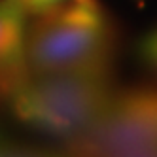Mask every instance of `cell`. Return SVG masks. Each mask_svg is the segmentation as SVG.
Instances as JSON below:
<instances>
[{
    "label": "cell",
    "mask_w": 157,
    "mask_h": 157,
    "mask_svg": "<svg viewBox=\"0 0 157 157\" xmlns=\"http://www.w3.org/2000/svg\"><path fill=\"white\" fill-rule=\"evenodd\" d=\"M112 30L97 0L68 2L34 15L25 29L29 74L106 72Z\"/></svg>",
    "instance_id": "6da1fadb"
},
{
    "label": "cell",
    "mask_w": 157,
    "mask_h": 157,
    "mask_svg": "<svg viewBox=\"0 0 157 157\" xmlns=\"http://www.w3.org/2000/svg\"><path fill=\"white\" fill-rule=\"evenodd\" d=\"M10 98L13 112L25 123L74 138L102 114L112 93L106 72L29 74Z\"/></svg>",
    "instance_id": "7a4b0ae2"
},
{
    "label": "cell",
    "mask_w": 157,
    "mask_h": 157,
    "mask_svg": "<svg viewBox=\"0 0 157 157\" xmlns=\"http://www.w3.org/2000/svg\"><path fill=\"white\" fill-rule=\"evenodd\" d=\"M80 155H157V93L112 97L83 132L68 144Z\"/></svg>",
    "instance_id": "3957f363"
},
{
    "label": "cell",
    "mask_w": 157,
    "mask_h": 157,
    "mask_svg": "<svg viewBox=\"0 0 157 157\" xmlns=\"http://www.w3.org/2000/svg\"><path fill=\"white\" fill-rule=\"evenodd\" d=\"M27 15L23 0H0V98L12 97L29 78L25 63Z\"/></svg>",
    "instance_id": "277c9868"
},
{
    "label": "cell",
    "mask_w": 157,
    "mask_h": 157,
    "mask_svg": "<svg viewBox=\"0 0 157 157\" xmlns=\"http://www.w3.org/2000/svg\"><path fill=\"white\" fill-rule=\"evenodd\" d=\"M68 2H89V0H23L29 15H36V13L46 12L49 8L61 6V4H68Z\"/></svg>",
    "instance_id": "5b68a950"
},
{
    "label": "cell",
    "mask_w": 157,
    "mask_h": 157,
    "mask_svg": "<svg viewBox=\"0 0 157 157\" xmlns=\"http://www.w3.org/2000/svg\"><path fill=\"white\" fill-rule=\"evenodd\" d=\"M142 53H144V57L157 68V32H153L151 36H148V38L144 40Z\"/></svg>",
    "instance_id": "8992f818"
},
{
    "label": "cell",
    "mask_w": 157,
    "mask_h": 157,
    "mask_svg": "<svg viewBox=\"0 0 157 157\" xmlns=\"http://www.w3.org/2000/svg\"><path fill=\"white\" fill-rule=\"evenodd\" d=\"M8 150H10V146H8L4 140H0V155H2V153H8Z\"/></svg>",
    "instance_id": "52a82bcc"
}]
</instances>
